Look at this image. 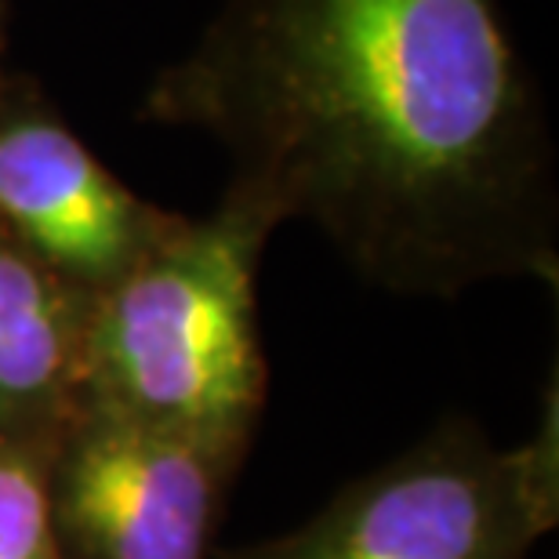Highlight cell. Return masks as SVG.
Instances as JSON below:
<instances>
[{
  "mask_svg": "<svg viewBox=\"0 0 559 559\" xmlns=\"http://www.w3.org/2000/svg\"><path fill=\"white\" fill-rule=\"evenodd\" d=\"M175 222L95 160L37 81L0 73V226L22 248L103 290Z\"/></svg>",
  "mask_w": 559,
  "mask_h": 559,
  "instance_id": "obj_5",
  "label": "cell"
},
{
  "mask_svg": "<svg viewBox=\"0 0 559 559\" xmlns=\"http://www.w3.org/2000/svg\"><path fill=\"white\" fill-rule=\"evenodd\" d=\"M48 447L0 436V559H59L48 520Z\"/></svg>",
  "mask_w": 559,
  "mask_h": 559,
  "instance_id": "obj_7",
  "label": "cell"
},
{
  "mask_svg": "<svg viewBox=\"0 0 559 559\" xmlns=\"http://www.w3.org/2000/svg\"><path fill=\"white\" fill-rule=\"evenodd\" d=\"M237 457L84 407L48 454L59 559H211Z\"/></svg>",
  "mask_w": 559,
  "mask_h": 559,
  "instance_id": "obj_4",
  "label": "cell"
},
{
  "mask_svg": "<svg viewBox=\"0 0 559 559\" xmlns=\"http://www.w3.org/2000/svg\"><path fill=\"white\" fill-rule=\"evenodd\" d=\"M559 523L556 385L531 440L447 421L342 487L317 516L222 559H527Z\"/></svg>",
  "mask_w": 559,
  "mask_h": 559,
  "instance_id": "obj_3",
  "label": "cell"
},
{
  "mask_svg": "<svg viewBox=\"0 0 559 559\" xmlns=\"http://www.w3.org/2000/svg\"><path fill=\"white\" fill-rule=\"evenodd\" d=\"M92 301L0 226V436L51 451L84 411Z\"/></svg>",
  "mask_w": 559,
  "mask_h": 559,
  "instance_id": "obj_6",
  "label": "cell"
},
{
  "mask_svg": "<svg viewBox=\"0 0 559 559\" xmlns=\"http://www.w3.org/2000/svg\"><path fill=\"white\" fill-rule=\"evenodd\" d=\"M4 19H8V0H0V51H4Z\"/></svg>",
  "mask_w": 559,
  "mask_h": 559,
  "instance_id": "obj_8",
  "label": "cell"
},
{
  "mask_svg": "<svg viewBox=\"0 0 559 559\" xmlns=\"http://www.w3.org/2000/svg\"><path fill=\"white\" fill-rule=\"evenodd\" d=\"M142 120L204 128L233 182L367 280L556 284V167L498 0H222Z\"/></svg>",
  "mask_w": 559,
  "mask_h": 559,
  "instance_id": "obj_1",
  "label": "cell"
},
{
  "mask_svg": "<svg viewBox=\"0 0 559 559\" xmlns=\"http://www.w3.org/2000/svg\"><path fill=\"white\" fill-rule=\"evenodd\" d=\"M280 218L229 186L95 290L87 404L243 462L265 404L259 262Z\"/></svg>",
  "mask_w": 559,
  "mask_h": 559,
  "instance_id": "obj_2",
  "label": "cell"
}]
</instances>
